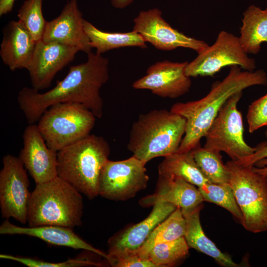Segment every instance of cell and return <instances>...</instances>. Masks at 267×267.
<instances>
[{
  "label": "cell",
  "mask_w": 267,
  "mask_h": 267,
  "mask_svg": "<svg viewBox=\"0 0 267 267\" xmlns=\"http://www.w3.org/2000/svg\"><path fill=\"white\" fill-rule=\"evenodd\" d=\"M86 62L70 66L66 76L52 89L43 93L24 87L17 101L29 124H35L51 106L60 103L83 105L96 118L103 115V102L100 89L109 79L108 58L91 51Z\"/></svg>",
  "instance_id": "cell-1"
},
{
  "label": "cell",
  "mask_w": 267,
  "mask_h": 267,
  "mask_svg": "<svg viewBox=\"0 0 267 267\" xmlns=\"http://www.w3.org/2000/svg\"><path fill=\"white\" fill-rule=\"evenodd\" d=\"M267 86V74L259 69L242 70L230 66L227 75L215 82L210 91L200 99L174 104L170 110L186 121L185 134L177 152H189L200 144L220 109L233 94L254 86Z\"/></svg>",
  "instance_id": "cell-2"
},
{
  "label": "cell",
  "mask_w": 267,
  "mask_h": 267,
  "mask_svg": "<svg viewBox=\"0 0 267 267\" xmlns=\"http://www.w3.org/2000/svg\"><path fill=\"white\" fill-rule=\"evenodd\" d=\"M186 124L184 117L166 109L140 114L132 126L127 148L146 164L166 157L178 151Z\"/></svg>",
  "instance_id": "cell-3"
},
{
  "label": "cell",
  "mask_w": 267,
  "mask_h": 267,
  "mask_svg": "<svg viewBox=\"0 0 267 267\" xmlns=\"http://www.w3.org/2000/svg\"><path fill=\"white\" fill-rule=\"evenodd\" d=\"M110 153L103 137L89 134L57 151V176L92 199L99 195L100 174Z\"/></svg>",
  "instance_id": "cell-4"
},
{
  "label": "cell",
  "mask_w": 267,
  "mask_h": 267,
  "mask_svg": "<svg viewBox=\"0 0 267 267\" xmlns=\"http://www.w3.org/2000/svg\"><path fill=\"white\" fill-rule=\"evenodd\" d=\"M83 213L81 193L57 177L36 184L31 194L27 222L29 226L54 225L73 228L81 225Z\"/></svg>",
  "instance_id": "cell-5"
},
{
  "label": "cell",
  "mask_w": 267,
  "mask_h": 267,
  "mask_svg": "<svg viewBox=\"0 0 267 267\" xmlns=\"http://www.w3.org/2000/svg\"><path fill=\"white\" fill-rule=\"evenodd\" d=\"M229 183L242 215L241 223L253 233L267 230V178L253 169L232 160L225 164Z\"/></svg>",
  "instance_id": "cell-6"
},
{
  "label": "cell",
  "mask_w": 267,
  "mask_h": 267,
  "mask_svg": "<svg viewBox=\"0 0 267 267\" xmlns=\"http://www.w3.org/2000/svg\"><path fill=\"white\" fill-rule=\"evenodd\" d=\"M95 118L82 104L60 103L43 113L37 126L47 146L57 152L89 134Z\"/></svg>",
  "instance_id": "cell-7"
},
{
  "label": "cell",
  "mask_w": 267,
  "mask_h": 267,
  "mask_svg": "<svg viewBox=\"0 0 267 267\" xmlns=\"http://www.w3.org/2000/svg\"><path fill=\"white\" fill-rule=\"evenodd\" d=\"M242 94L243 91L236 93L226 101L204 136L205 148L225 152L234 162L242 160L256 150L244 138L242 116L237 108Z\"/></svg>",
  "instance_id": "cell-8"
},
{
  "label": "cell",
  "mask_w": 267,
  "mask_h": 267,
  "mask_svg": "<svg viewBox=\"0 0 267 267\" xmlns=\"http://www.w3.org/2000/svg\"><path fill=\"white\" fill-rule=\"evenodd\" d=\"M234 65L248 71H253L256 67L255 60L249 57L239 37L222 31L212 45L188 62L185 74L190 78L213 76L223 67Z\"/></svg>",
  "instance_id": "cell-9"
},
{
  "label": "cell",
  "mask_w": 267,
  "mask_h": 267,
  "mask_svg": "<svg viewBox=\"0 0 267 267\" xmlns=\"http://www.w3.org/2000/svg\"><path fill=\"white\" fill-rule=\"evenodd\" d=\"M145 165L134 156L121 161L108 160L100 174L99 195L114 201L134 197L146 187L149 177Z\"/></svg>",
  "instance_id": "cell-10"
},
{
  "label": "cell",
  "mask_w": 267,
  "mask_h": 267,
  "mask_svg": "<svg viewBox=\"0 0 267 267\" xmlns=\"http://www.w3.org/2000/svg\"><path fill=\"white\" fill-rule=\"evenodd\" d=\"M0 172V207L3 218L27 222L31 193L26 169L19 157L7 154Z\"/></svg>",
  "instance_id": "cell-11"
},
{
  "label": "cell",
  "mask_w": 267,
  "mask_h": 267,
  "mask_svg": "<svg viewBox=\"0 0 267 267\" xmlns=\"http://www.w3.org/2000/svg\"><path fill=\"white\" fill-rule=\"evenodd\" d=\"M133 30L156 48L172 50L184 47L199 53L209 45L205 41L188 37L173 28L157 8L140 11L134 19Z\"/></svg>",
  "instance_id": "cell-12"
},
{
  "label": "cell",
  "mask_w": 267,
  "mask_h": 267,
  "mask_svg": "<svg viewBox=\"0 0 267 267\" xmlns=\"http://www.w3.org/2000/svg\"><path fill=\"white\" fill-rule=\"evenodd\" d=\"M79 51L77 47L58 43L37 42L27 69L32 88L38 91L48 88L56 74L71 62Z\"/></svg>",
  "instance_id": "cell-13"
},
{
  "label": "cell",
  "mask_w": 267,
  "mask_h": 267,
  "mask_svg": "<svg viewBox=\"0 0 267 267\" xmlns=\"http://www.w3.org/2000/svg\"><path fill=\"white\" fill-rule=\"evenodd\" d=\"M188 62L158 61L150 66L146 74L132 85L136 89H148L163 98H177L188 92L191 87L190 77L185 74Z\"/></svg>",
  "instance_id": "cell-14"
},
{
  "label": "cell",
  "mask_w": 267,
  "mask_h": 267,
  "mask_svg": "<svg viewBox=\"0 0 267 267\" xmlns=\"http://www.w3.org/2000/svg\"><path fill=\"white\" fill-rule=\"evenodd\" d=\"M23 147L19 158L36 184L51 180L57 177V152L50 148L37 125L29 124L23 134Z\"/></svg>",
  "instance_id": "cell-15"
},
{
  "label": "cell",
  "mask_w": 267,
  "mask_h": 267,
  "mask_svg": "<svg viewBox=\"0 0 267 267\" xmlns=\"http://www.w3.org/2000/svg\"><path fill=\"white\" fill-rule=\"evenodd\" d=\"M84 20L77 0H70L57 17L47 21L42 40L75 46L88 54L92 47Z\"/></svg>",
  "instance_id": "cell-16"
},
{
  "label": "cell",
  "mask_w": 267,
  "mask_h": 267,
  "mask_svg": "<svg viewBox=\"0 0 267 267\" xmlns=\"http://www.w3.org/2000/svg\"><path fill=\"white\" fill-rule=\"evenodd\" d=\"M174 205L158 202L140 222L116 233L108 241V256L134 252L139 249L157 226L176 209Z\"/></svg>",
  "instance_id": "cell-17"
},
{
  "label": "cell",
  "mask_w": 267,
  "mask_h": 267,
  "mask_svg": "<svg viewBox=\"0 0 267 267\" xmlns=\"http://www.w3.org/2000/svg\"><path fill=\"white\" fill-rule=\"evenodd\" d=\"M204 201L194 185L179 178L159 175L154 192L141 198L139 204L148 207L158 202H167L186 210L199 206Z\"/></svg>",
  "instance_id": "cell-18"
},
{
  "label": "cell",
  "mask_w": 267,
  "mask_h": 267,
  "mask_svg": "<svg viewBox=\"0 0 267 267\" xmlns=\"http://www.w3.org/2000/svg\"><path fill=\"white\" fill-rule=\"evenodd\" d=\"M0 234L35 237L51 245L83 249L99 255L106 260L108 259L107 254L93 247L76 234L72 228L67 227L54 225L21 227L11 223L7 220L0 226Z\"/></svg>",
  "instance_id": "cell-19"
},
{
  "label": "cell",
  "mask_w": 267,
  "mask_h": 267,
  "mask_svg": "<svg viewBox=\"0 0 267 267\" xmlns=\"http://www.w3.org/2000/svg\"><path fill=\"white\" fill-rule=\"evenodd\" d=\"M0 56L11 71L27 69L32 60L36 42L19 21H9L2 30Z\"/></svg>",
  "instance_id": "cell-20"
},
{
  "label": "cell",
  "mask_w": 267,
  "mask_h": 267,
  "mask_svg": "<svg viewBox=\"0 0 267 267\" xmlns=\"http://www.w3.org/2000/svg\"><path fill=\"white\" fill-rule=\"evenodd\" d=\"M203 204L193 208L181 210L186 221L184 237L189 248L212 258L221 266L240 267V265L234 262L230 256L222 253L205 234L200 220V213Z\"/></svg>",
  "instance_id": "cell-21"
},
{
  "label": "cell",
  "mask_w": 267,
  "mask_h": 267,
  "mask_svg": "<svg viewBox=\"0 0 267 267\" xmlns=\"http://www.w3.org/2000/svg\"><path fill=\"white\" fill-rule=\"evenodd\" d=\"M242 22L239 37L241 44L248 54H258L261 44L267 43V8L249 6L243 14Z\"/></svg>",
  "instance_id": "cell-22"
},
{
  "label": "cell",
  "mask_w": 267,
  "mask_h": 267,
  "mask_svg": "<svg viewBox=\"0 0 267 267\" xmlns=\"http://www.w3.org/2000/svg\"><path fill=\"white\" fill-rule=\"evenodd\" d=\"M84 25L91 47L95 48L98 54L124 47H146V42L142 36L133 30L124 33L104 32L85 19Z\"/></svg>",
  "instance_id": "cell-23"
},
{
  "label": "cell",
  "mask_w": 267,
  "mask_h": 267,
  "mask_svg": "<svg viewBox=\"0 0 267 267\" xmlns=\"http://www.w3.org/2000/svg\"><path fill=\"white\" fill-rule=\"evenodd\" d=\"M158 174L181 178L198 188L210 182L196 164L191 151L177 152L165 157L158 166Z\"/></svg>",
  "instance_id": "cell-24"
},
{
  "label": "cell",
  "mask_w": 267,
  "mask_h": 267,
  "mask_svg": "<svg viewBox=\"0 0 267 267\" xmlns=\"http://www.w3.org/2000/svg\"><path fill=\"white\" fill-rule=\"evenodd\" d=\"M186 229V221L179 207L177 209L153 230L147 240L137 250L128 253H134L148 258L151 249L156 245L175 240L184 237Z\"/></svg>",
  "instance_id": "cell-25"
},
{
  "label": "cell",
  "mask_w": 267,
  "mask_h": 267,
  "mask_svg": "<svg viewBox=\"0 0 267 267\" xmlns=\"http://www.w3.org/2000/svg\"><path fill=\"white\" fill-rule=\"evenodd\" d=\"M191 152L198 166L210 182L229 183V172L220 152L201 147L200 144Z\"/></svg>",
  "instance_id": "cell-26"
},
{
  "label": "cell",
  "mask_w": 267,
  "mask_h": 267,
  "mask_svg": "<svg viewBox=\"0 0 267 267\" xmlns=\"http://www.w3.org/2000/svg\"><path fill=\"white\" fill-rule=\"evenodd\" d=\"M189 249L184 237H181L156 245L149 252L148 258L156 267H172L186 257Z\"/></svg>",
  "instance_id": "cell-27"
},
{
  "label": "cell",
  "mask_w": 267,
  "mask_h": 267,
  "mask_svg": "<svg viewBox=\"0 0 267 267\" xmlns=\"http://www.w3.org/2000/svg\"><path fill=\"white\" fill-rule=\"evenodd\" d=\"M198 188L204 201L214 203L225 209L241 223L242 213L229 183L219 184L209 182Z\"/></svg>",
  "instance_id": "cell-28"
},
{
  "label": "cell",
  "mask_w": 267,
  "mask_h": 267,
  "mask_svg": "<svg viewBox=\"0 0 267 267\" xmlns=\"http://www.w3.org/2000/svg\"><path fill=\"white\" fill-rule=\"evenodd\" d=\"M43 0H25L17 14L18 20L29 31L36 43L43 40L47 22L42 11Z\"/></svg>",
  "instance_id": "cell-29"
},
{
  "label": "cell",
  "mask_w": 267,
  "mask_h": 267,
  "mask_svg": "<svg viewBox=\"0 0 267 267\" xmlns=\"http://www.w3.org/2000/svg\"><path fill=\"white\" fill-rule=\"evenodd\" d=\"M0 258L14 261L28 267H78L84 266L100 267L102 264L89 259L86 257H80L75 259H69L62 262H50L35 258L22 256H14L8 254H1Z\"/></svg>",
  "instance_id": "cell-30"
},
{
  "label": "cell",
  "mask_w": 267,
  "mask_h": 267,
  "mask_svg": "<svg viewBox=\"0 0 267 267\" xmlns=\"http://www.w3.org/2000/svg\"><path fill=\"white\" fill-rule=\"evenodd\" d=\"M246 119L250 133L267 127V93L249 105Z\"/></svg>",
  "instance_id": "cell-31"
},
{
  "label": "cell",
  "mask_w": 267,
  "mask_h": 267,
  "mask_svg": "<svg viewBox=\"0 0 267 267\" xmlns=\"http://www.w3.org/2000/svg\"><path fill=\"white\" fill-rule=\"evenodd\" d=\"M107 261L114 267H156L148 258H143L134 253L108 256Z\"/></svg>",
  "instance_id": "cell-32"
},
{
  "label": "cell",
  "mask_w": 267,
  "mask_h": 267,
  "mask_svg": "<svg viewBox=\"0 0 267 267\" xmlns=\"http://www.w3.org/2000/svg\"><path fill=\"white\" fill-rule=\"evenodd\" d=\"M256 147V150L252 154L235 162L244 166L252 167L258 161L267 158V144L264 141L259 144Z\"/></svg>",
  "instance_id": "cell-33"
},
{
  "label": "cell",
  "mask_w": 267,
  "mask_h": 267,
  "mask_svg": "<svg viewBox=\"0 0 267 267\" xmlns=\"http://www.w3.org/2000/svg\"><path fill=\"white\" fill-rule=\"evenodd\" d=\"M15 0H0V16L7 14L13 9Z\"/></svg>",
  "instance_id": "cell-34"
},
{
  "label": "cell",
  "mask_w": 267,
  "mask_h": 267,
  "mask_svg": "<svg viewBox=\"0 0 267 267\" xmlns=\"http://www.w3.org/2000/svg\"><path fill=\"white\" fill-rule=\"evenodd\" d=\"M253 169L255 172L267 176V158L262 159L257 162L254 166H253Z\"/></svg>",
  "instance_id": "cell-35"
},
{
  "label": "cell",
  "mask_w": 267,
  "mask_h": 267,
  "mask_svg": "<svg viewBox=\"0 0 267 267\" xmlns=\"http://www.w3.org/2000/svg\"><path fill=\"white\" fill-rule=\"evenodd\" d=\"M134 0H111L112 6L116 8H124L131 3Z\"/></svg>",
  "instance_id": "cell-36"
},
{
  "label": "cell",
  "mask_w": 267,
  "mask_h": 267,
  "mask_svg": "<svg viewBox=\"0 0 267 267\" xmlns=\"http://www.w3.org/2000/svg\"><path fill=\"white\" fill-rule=\"evenodd\" d=\"M265 135H266V138H267V140L266 141H264V142H265V143L266 144H267V130H266V133H265Z\"/></svg>",
  "instance_id": "cell-37"
},
{
  "label": "cell",
  "mask_w": 267,
  "mask_h": 267,
  "mask_svg": "<svg viewBox=\"0 0 267 267\" xmlns=\"http://www.w3.org/2000/svg\"><path fill=\"white\" fill-rule=\"evenodd\" d=\"M266 177H267V176Z\"/></svg>",
  "instance_id": "cell-38"
}]
</instances>
